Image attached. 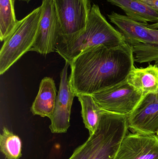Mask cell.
Wrapping results in <instances>:
<instances>
[{"label":"cell","mask_w":158,"mask_h":159,"mask_svg":"<svg viewBox=\"0 0 158 159\" xmlns=\"http://www.w3.org/2000/svg\"><path fill=\"white\" fill-rule=\"evenodd\" d=\"M70 85L75 95L92 94L127 80L134 68L132 49L126 43L116 47L92 48L70 63Z\"/></svg>","instance_id":"cell-1"},{"label":"cell","mask_w":158,"mask_h":159,"mask_svg":"<svg viewBox=\"0 0 158 159\" xmlns=\"http://www.w3.org/2000/svg\"><path fill=\"white\" fill-rule=\"evenodd\" d=\"M126 43L122 34L109 24L99 6L94 4L85 30L70 38H58L56 51L70 63L79 55L92 48L100 45L116 47Z\"/></svg>","instance_id":"cell-2"},{"label":"cell","mask_w":158,"mask_h":159,"mask_svg":"<svg viewBox=\"0 0 158 159\" xmlns=\"http://www.w3.org/2000/svg\"><path fill=\"white\" fill-rule=\"evenodd\" d=\"M42 13L41 5L18 20L14 31L4 42L0 51L1 75L24 54L31 51L36 39Z\"/></svg>","instance_id":"cell-3"},{"label":"cell","mask_w":158,"mask_h":159,"mask_svg":"<svg viewBox=\"0 0 158 159\" xmlns=\"http://www.w3.org/2000/svg\"><path fill=\"white\" fill-rule=\"evenodd\" d=\"M99 120L103 128V134L90 159H115L122 140L128 133L127 116L103 110Z\"/></svg>","instance_id":"cell-4"},{"label":"cell","mask_w":158,"mask_h":159,"mask_svg":"<svg viewBox=\"0 0 158 159\" xmlns=\"http://www.w3.org/2000/svg\"><path fill=\"white\" fill-rule=\"evenodd\" d=\"M59 31L58 38H70L85 30L91 12L90 0H53Z\"/></svg>","instance_id":"cell-5"},{"label":"cell","mask_w":158,"mask_h":159,"mask_svg":"<svg viewBox=\"0 0 158 159\" xmlns=\"http://www.w3.org/2000/svg\"><path fill=\"white\" fill-rule=\"evenodd\" d=\"M91 95L103 110L126 116L133 111L143 96L127 80Z\"/></svg>","instance_id":"cell-6"},{"label":"cell","mask_w":158,"mask_h":159,"mask_svg":"<svg viewBox=\"0 0 158 159\" xmlns=\"http://www.w3.org/2000/svg\"><path fill=\"white\" fill-rule=\"evenodd\" d=\"M42 13L31 51L45 56L56 51L59 26L53 0H42Z\"/></svg>","instance_id":"cell-7"},{"label":"cell","mask_w":158,"mask_h":159,"mask_svg":"<svg viewBox=\"0 0 158 159\" xmlns=\"http://www.w3.org/2000/svg\"><path fill=\"white\" fill-rule=\"evenodd\" d=\"M128 127L134 133L156 134L158 130V93L143 95L130 114Z\"/></svg>","instance_id":"cell-8"},{"label":"cell","mask_w":158,"mask_h":159,"mask_svg":"<svg viewBox=\"0 0 158 159\" xmlns=\"http://www.w3.org/2000/svg\"><path fill=\"white\" fill-rule=\"evenodd\" d=\"M70 63L66 61L60 73L59 90L56 100L54 110L51 117L49 128L53 134L66 133L70 126V116L73 99L76 96L70 88L68 78Z\"/></svg>","instance_id":"cell-9"},{"label":"cell","mask_w":158,"mask_h":159,"mask_svg":"<svg viewBox=\"0 0 158 159\" xmlns=\"http://www.w3.org/2000/svg\"><path fill=\"white\" fill-rule=\"evenodd\" d=\"M115 159H158V138L156 134H127Z\"/></svg>","instance_id":"cell-10"},{"label":"cell","mask_w":158,"mask_h":159,"mask_svg":"<svg viewBox=\"0 0 158 159\" xmlns=\"http://www.w3.org/2000/svg\"><path fill=\"white\" fill-rule=\"evenodd\" d=\"M108 16L110 21L117 27L126 43L130 45L139 43L158 44L148 31V23L136 21L128 16L114 11Z\"/></svg>","instance_id":"cell-11"},{"label":"cell","mask_w":158,"mask_h":159,"mask_svg":"<svg viewBox=\"0 0 158 159\" xmlns=\"http://www.w3.org/2000/svg\"><path fill=\"white\" fill-rule=\"evenodd\" d=\"M54 80L49 77L42 80L39 92L32 103L31 111L34 116L51 118L54 110L57 94Z\"/></svg>","instance_id":"cell-12"},{"label":"cell","mask_w":158,"mask_h":159,"mask_svg":"<svg viewBox=\"0 0 158 159\" xmlns=\"http://www.w3.org/2000/svg\"><path fill=\"white\" fill-rule=\"evenodd\" d=\"M127 81L133 87L143 93H158V66L150 65L146 68H133Z\"/></svg>","instance_id":"cell-13"},{"label":"cell","mask_w":158,"mask_h":159,"mask_svg":"<svg viewBox=\"0 0 158 159\" xmlns=\"http://www.w3.org/2000/svg\"><path fill=\"white\" fill-rule=\"evenodd\" d=\"M111 4L120 7L126 16L139 21L147 23L158 21V12L138 0H107Z\"/></svg>","instance_id":"cell-14"},{"label":"cell","mask_w":158,"mask_h":159,"mask_svg":"<svg viewBox=\"0 0 158 159\" xmlns=\"http://www.w3.org/2000/svg\"><path fill=\"white\" fill-rule=\"evenodd\" d=\"M81 106V115L85 128L90 135L97 129L100 114L103 111L96 102L91 94H79L76 95Z\"/></svg>","instance_id":"cell-15"},{"label":"cell","mask_w":158,"mask_h":159,"mask_svg":"<svg viewBox=\"0 0 158 159\" xmlns=\"http://www.w3.org/2000/svg\"><path fill=\"white\" fill-rule=\"evenodd\" d=\"M15 0H0V40L4 42L17 24L14 8Z\"/></svg>","instance_id":"cell-16"},{"label":"cell","mask_w":158,"mask_h":159,"mask_svg":"<svg viewBox=\"0 0 158 159\" xmlns=\"http://www.w3.org/2000/svg\"><path fill=\"white\" fill-rule=\"evenodd\" d=\"M0 149L6 159H19L22 156L21 140L6 127L0 135Z\"/></svg>","instance_id":"cell-17"},{"label":"cell","mask_w":158,"mask_h":159,"mask_svg":"<svg viewBox=\"0 0 158 159\" xmlns=\"http://www.w3.org/2000/svg\"><path fill=\"white\" fill-rule=\"evenodd\" d=\"M103 134L100 121L96 131L91 134L86 142L78 147L69 159H90L99 144Z\"/></svg>","instance_id":"cell-18"},{"label":"cell","mask_w":158,"mask_h":159,"mask_svg":"<svg viewBox=\"0 0 158 159\" xmlns=\"http://www.w3.org/2000/svg\"><path fill=\"white\" fill-rule=\"evenodd\" d=\"M130 46L134 61L139 63L155 61L158 66V44L139 43Z\"/></svg>","instance_id":"cell-19"},{"label":"cell","mask_w":158,"mask_h":159,"mask_svg":"<svg viewBox=\"0 0 158 159\" xmlns=\"http://www.w3.org/2000/svg\"><path fill=\"white\" fill-rule=\"evenodd\" d=\"M138 1H140L149 6L158 12V0H138Z\"/></svg>","instance_id":"cell-20"},{"label":"cell","mask_w":158,"mask_h":159,"mask_svg":"<svg viewBox=\"0 0 158 159\" xmlns=\"http://www.w3.org/2000/svg\"><path fill=\"white\" fill-rule=\"evenodd\" d=\"M148 30L149 32L156 39L158 43V30L157 29H149L148 28Z\"/></svg>","instance_id":"cell-21"},{"label":"cell","mask_w":158,"mask_h":159,"mask_svg":"<svg viewBox=\"0 0 158 159\" xmlns=\"http://www.w3.org/2000/svg\"><path fill=\"white\" fill-rule=\"evenodd\" d=\"M150 28L152 29H158V21L150 25Z\"/></svg>","instance_id":"cell-22"},{"label":"cell","mask_w":158,"mask_h":159,"mask_svg":"<svg viewBox=\"0 0 158 159\" xmlns=\"http://www.w3.org/2000/svg\"><path fill=\"white\" fill-rule=\"evenodd\" d=\"M20 1H25V2H29L31 0H20Z\"/></svg>","instance_id":"cell-23"},{"label":"cell","mask_w":158,"mask_h":159,"mask_svg":"<svg viewBox=\"0 0 158 159\" xmlns=\"http://www.w3.org/2000/svg\"><path fill=\"white\" fill-rule=\"evenodd\" d=\"M156 135L157 137V138H158V130L156 134Z\"/></svg>","instance_id":"cell-24"}]
</instances>
